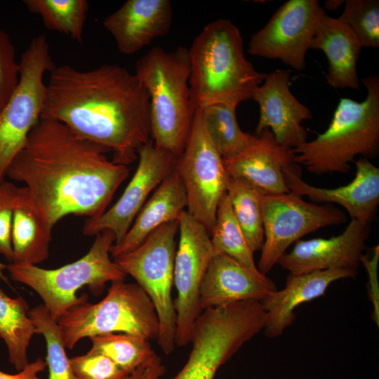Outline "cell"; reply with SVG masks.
<instances>
[{
    "mask_svg": "<svg viewBox=\"0 0 379 379\" xmlns=\"http://www.w3.org/2000/svg\"><path fill=\"white\" fill-rule=\"evenodd\" d=\"M178 232V220L166 222L138 247L113 260L152 300L159 323L157 341L166 355L171 354L176 346V313L171 291Z\"/></svg>",
    "mask_w": 379,
    "mask_h": 379,
    "instance_id": "obj_8",
    "label": "cell"
},
{
    "mask_svg": "<svg viewBox=\"0 0 379 379\" xmlns=\"http://www.w3.org/2000/svg\"><path fill=\"white\" fill-rule=\"evenodd\" d=\"M89 351L103 354L130 375L146 362L155 352L149 340L126 333H106L89 338Z\"/></svg>",
    "mask_w": 379,
    "mask_h": 379,
    "instance_id": "obj_30",
    "label": "cell"
},
{
    "mask_svg": "<svg viewBox=\"0 0 379 379\" xmlns=\"http://www.w3.org/2000/svg\"><path fill=\"white\" fill-rule=\"evenodd\" d=\"M371 258L363 255L361 259L362 263L367 270L369 280V298L373 307V320L378 326L379 325V289L378 282V265L379 259V246H375L373 248Z\"/></svg>",
    "mask_w": 379,
    "mask_h": 379,
    "instance_id": "obj_37",
    "label": "cell"
},
{
    "mask_svg": "<svg viewBox=\"0 0 379 379\" xmlns=\"http://www.w3.org/2000/svg\"><path fill=\"white\" fill-rule=\"evenodd\" d=\"M55 65L45 34L34 37L19 62V82L0 111V182L40 119L46 84L44 76Z\"/></svg>",
    "mask_w": 379,
    "mask_h": 379,
    "instance_id": "obj_9",
    "label": "cell"
},
{
    "mask_svg": "<svg viewBox=\"0 0 379 379\" xmlns=\"http://www.w3.org/2000/svg\"><path fill=\"white\" fill-rule=\"evenodd\" d=\"M52 231L44 224L25 187L14 201L11 230L12 263L37 265L49 256Z\"/></svg>",
    "mask_w": 379,
    "mask_h": 379,
    "instance_id": "obj_24",
    "label": "cell"
},
{
    "mask_svg": "<svg viewBox=\"0 0 379 379\" xmlns=\"http://www.w3.org/2000/svg\"><path fill=\"white\" fill-rule=\"evenodd\" d=\"M294 157L293 149L279 144L266 128L223 161L229 176L245 180L265 194H280L290 192L283 170L295 163Z\"/></svg>",
    "mask_w": 379,
    "mask_h": 379,
    "instance_id": "obj_18",
    "label": "cell"
},
{
    "mask_svg": "<svg viewBox=\"0 0 379 379\" xmlns=\"http://www.w3.org/2000/svg\"><path fill=\"white\" fill-rule=\"evenodd\" d=\"M290 192L265 194L261 201L264 242L257 265L266 275L293 243L322 227L344 223V212L331 204L305 201Z\"/></svg>",
    "mask_w": 379,
    "mask_h": 379,
    "instance_id": "obj_11",
    "label": "cell"
},
{
    "mask_svg": "<svg viewBox=\"0 0 379 379\" xmlns=\"http://www.w3.org/2000/svg\"><path fill=\"white\" fill-rule=\"evenodd\" d=\"M135 74L149 98L151 140L178 157L190 133L196 109L190 98L188 48L154 46L135 63Z\"/></svg>",
    "mask_w": 379,
    "mask_h": 379,
    "instance_id": "obj_4",
    "label": "cell"
},
{
    "mask_svg": "<svg viewBox=\"0 0 379 379\" xmlns=\"http://www.w3.org/2000/svg\"><path fill=\"white\" fill-rule=\"evenodd\" d=\"M46 361L38 358L15 374L6 373L0 370V379H41L38 375L46 369Z\"/></svg>",
    "mask_w": 379,
    "mask_h": 379,
    "instance_id": "obj_39",
    "label": "cell"
},
{
    "mask_svg": "<svg viewBox=\"0 0 379 379\" xmlns=\"http://www.w3.org/2000/svg\"><path fill=\"white\" fill-rule=\"evenodd\" d=\"M265 194L246 180L229 176L227 195L233 214L253 253L260 250L264 242L261 201Z\"/></svg>",
    "mask_w": 379,
    "mask_h": 379,
    "instance_id": "obj_26",
    "label": "cell"
},
{
    "mask_svg": "<svg viewBox=\"0 0 379 379\" xmlns=\"http://www.w3.org/2000/svg\"><path fill=\"white\" fill-rule=\"evenodd\" d=\"M27 10L39 15L46 29L82 43L89 4L86 0H25Z\"/></svg>",
    "mask_w": 379,
    "mask_h": 379,
    "instance_id": "obj_29",
    "label": "cell"
},
{
    "mask_svg": "<svg viewBox=\"0 0 379 379\" xmlns=\"http://www.w3.org/2000/svg\"><path fill=\"white\" fill-rule=\"evenodd\" d=\"M187 205L184 186L173 170L147 200L124 239L119 244L112 245L110 250L112 259L138 247L162 225L178 220Z\"/></svg>",
    "mask_w": 379,
    "mask_h": 379,
    "instance_id": "obj_23",
    "label": "cell"
},
{
    "mask_svg": "<svg viewBox=\"0 0 379 379\" xmlns=\"http://www.w3.org/2000/svg\"><path fill=\"white\" fill-rule=\"evenodd\" d=\"M370 225L351 219L338 236L300 239L290 252L282 255L277 264L291 275L335 268L357 272L371 234Z\"/></svg>",
    "mask_w": 379,
    "mask_h": 379,
    "instance_id": "obj_15",
    "label": "cell"
},
{
    "mask_svg": "<svg viewBox=\"0 0 379 379\" xmlns=\"http://www.w3.org/2000/svg\"><path fill=\"white\" fill-rule=\"evenodd\" d=\"M178 221L179 241L173 270L175 345L185 347L190 343L194 324L202 312L200 288L214 251L206 228L186 210Z\"/></svg>",
    "mask_w": 379,
    "mask_h": 379,
    "instance_id": "obj_12",
    "label": "cell"
},
{
    "mask_svg": "<svg viewBox=\"0 0 379 379\" xmlns=\"http://www.w3.org/2000/svg\"><path fill=\"white\" fill-rule=\"evenodd\" d=\"M137 168L117 201L98 217L87 218L82 232L86 236L109 230L114 244L125 237L150 193L174 170L176 157L154 146L151 140L138 152Z\"/></svg>",
    "mask_w": 379,
    "mask_h": 379,
    "instance_id": "obj_14",
    "label": "cell"
},
{
    "mask_svg": "<svg viewBox=\"0 0 379 379\" xmlns=\"http://www.w3.org/2000/svg\"><path fill=\"white\" fill-rule=\"evenodd\" d=\"M174 170L184 186L187 211L210 234L219 202L227 193L228 174L223 158L210 140L197 109L192 129Z\"/></svg>",
    "mask_w": 379,
    "mask_h": 379,
    "instance_id": "obj_10",
    "label": "cell"
},
{
    "mask_svg": "<svg viewBox=\"0 0 379 379\" xmlns=\"http://www.w3.org/2000/svg\"><path fill=\"white\" fill-rule=\"evenodd\" d=\"M65 348L73 349L84 338L121 333L157 340L159 332L154 305L135 283H111L107 294L97 303L83 301L58 320Z\"/></svg>",
    "mask_w": 379,
    "mask_h": 379,
    "instance_id": "obj_7",
    "label": "cell"
},
{
    "mask_svg": "<svg viewBox=\"0 0 379 379\" xmlns=\"http://www.w3.org/2000/svg\"><path fill=\"white\" fill-rule=\"evenodd\" d=\"M166 373V367L156 353L146 362L128 375L127 379H160Z\"/></svg>",
    "mask_w": 379,
    "mask_h": 379,
    "instance_id": "obj_38",
    "label": "cell"
},
{
    "mask_svg": "<svg viewBox=\"0 0 379 379\" xmlns=\"http://www.w3.org/2000/svg\"><path fill=\"white\" fill-rule=\"evenodd\" d=\"M354 163V179L335 188L308 184L302 179L300 168L295 163L284 168L283 173L290 192L307 197L314 203L337 204L347 211L351 219L371 224L379 204V168L364 157Z\"/></svg>",
    "mask_w": 379,
    "mask_h": 379,
    "instance_id": "obj_17",
    "label": "cell"
},
{
    "mask_svg": "<svg viewBox=\"0 0 379 379\" xmlns=\"http://www.w3.org/2000/svg\"><path fill=\"white\" fill-rule=\"evenodd\" d=\"M223 364L221 354L213 346L196 343L182 368L171 379H214Z\"/></svg>",
    "mask_w": 379,
    "mask_h": 379,
    "instance_id": "obj_33",
    "label": "cell"
},
{
    "mask_svg": "<svg viewBox=\"0 0 379 379\" xmlns=\"http://www.w3.org/2000/svg\"><path fill=\"white\" fill-rule=\"evenodd\" d=\"M338 19L352 29L362 47L379 48L378 0H347Z\"/></svg>",
    "mask_w": 379,
    "mask_h": 379,
    "instance_id": "obj_32",
    "label": "cell"
},
{
    "mask_svg": "<svg viewBox=\"0 0 379 379\" xmlns=\"http://www.w3.org/2000/svg\"><path fill=\"white\" fill-rule=\"evenodd\" d=\"M344 2L343 0H328L324 2V8L329 11H336Z\"/></svg>",
    "mask_w": 379,
    "mask_h": 379,
    "instance_id": "obj_40",
    "label": "cell"
},
{
    "mask_svg": "<svg viewBox=\"0 0 379 379\" xmlns=\"http://www.w3.org/2000/svg\"><path fill=\"white\" fill-rule=\"evenodd\" d=\"M40 118L58 121L128 166L151 140L149 98L135 74L117 65L84 71L69 65L50 72Z\"/></svg>",
    "mask_w": 379,
    "mask_h": 379,
    "instance_id": "obj_2",
    "label": "cell"
},
{
    "mask_svg": "<svg viewBox=\"0 0 379 379\" xmlns=\"http://www.w3.org/2000/svg\"><path fill=\"white\" fill-rule=\"evenodd\" d=\"M173 22L169 0H128L103 20L119 51L131 55L168 34Z\"/></svg>",
    "mask_w": 379,
    "mask_h": 379,
    "instance_id": "obj_20",
    "label": "cell"
},
{
    "mask_svg": "<svg viewBox=\"0 0 379 379\" xmlns=\"http://www.w3.org/2000/svg\"><path fill=\"white\" fill-rule=\"evenodd\" d=\"M290 76L288 69L265 74L251 99L260 109L256 135L268 128L279 144L294 149L307 141V131L302 123L312 118V112L291 91Z\"/></svg>",
    "mask_w": 379,
    "mask_h": 379,
    "instance_id": "obj_16",
    "label": "cell"
},
{
    "mask_svg": "<svg viewBox=\"0 0 379 379\" xmlns=\"http://www.w3.org/2000/svg\"><path fill=\"white\" fill-rule=\"evenodd\" d=\"M114 234L105 230L95 235L88 253L79 260L55 269L34 265L8 263L11 279L33 289L42 299L51 317L57 321L73 306L88 300L77 292L88 286L91 293L100 295L108 282L124 280L126 274L111 259Z\"/></svg>",
    "mask_w": 379,
    "mask_h": 379,
    "instance_id": "obj_6",
    "label": "cell"
},
{
    "mask_svg": "<svg viewBox=\"0 0 379 379\" xmlns=\"http://www.w3.org/2000/svg\"><path fill=\"white\" fill-rule=\"evenodd\" d=\"M1 281L0 338L6 344L8 361L20 371L29 364L27 349L36 331L29 317L26 300L22 296H8L1 288Z\"/></svg>",
    "mask_w": 379,
    "mask_h": 379,
    "instance_id": "obj_25",
    "label": "cell"
},
{
    "mask_svg": "<svg viewBox=\"0 0 379 379\" xmlns=\"http://www.w3.org/2000/svg\"><path fill=\"white\" fill-rule=\"evenodd\" d=\"M362 46L345 23L326 13L322 17L310 49L322 51L328 62L326 83L335 88L359 89L357 63Z\"/></svg>",
    "mask_w": 379,
    "mask_h": 379,
    "instance_id": "obj_22",
    "label": "cell"
},
{
    "mask_svg": "<svg viewBox=\"0 0 379 379\" xmlns=\"http://www.w3.org/2000/svg\"><path fill=\"white\" fill-rule=\"evenodd\" d=\"M325 13L317 0L286 1L251 36L248 53L279 60L295 70H303L306 53Z\"/></svg>",
    "mask_w": 379,
    "mask_h": 379,
    "instance_id": "obj_13",
    "label": "cell"
},
{
    "mask_svg": "<svg viewBox=\"0 0 379 379\" xmlns=\"http://www.w3.org/2000/svg\"><path fill=\"white\" fill-rule=\"evenodd\" d=\"M77 379H127L128 375L107 357L87 352L69 359Z\"/></svg>",
    "mask_w": 379,
    "mask_h": 379,
    "instance_id": "obj_34",
    "label": "cell"
},
{
    "mask_svg": "<svg viewBox=\"0 0 379 379\" xmlns=\"http://www.w3.org/2000/svg\"><path fill=\"white\" fill-rule=\"evenodd\" d=\"M19 77L15 48L8 34L0 28V111L16 89Z\"/></svg>",
    "mask_w": 379,
    "mask_h": 379,
    "instance_id": "obj_35",
    "label": "cell"
},
{
    "mask_svg": "<svg viewBox=\"0 0 379 379\" xmlns=\"http://www.w3.org/2000/svg\"><path fill=\"white\" fill-rule=\"evenodd\" d=\"M237 105L215 103L199 109L204 127L223 159L234 156L250 142L252 136L239 126Z\"/></svg>",
    "mask_w": 379,
    "mask_h": 379,
    "instance_id": "obj_28",
    "label": "cell"
},
{
    "mask_svg": "<svg viewBox=\"0 0 379 379\" xmlns=\"http://www.w3.org/2000/svg\"><path fill=\"white\" fill-rule=\"evenodd\" d=\"M107 148L86 140L64 124L40 118L6 171L23 182L46 226L69 215H102L128 178V166L110 161Z\"/></svg>",
    "mask_w": 379,
    "mask_h": 379,
    "instance_id": "obj_1",
    "label": "cell"
},
{
    "mask_svg": "<svg viewBox=\"0 0 379 379\" xmlns=\"http://www.w3.org/2000/svg\"><path fill=\"white\" fill-rule=\"evenodd\" d=\"M7 265L1 263L0 262V279L7 284H9V281L6 276L4 274V270H6Z\"/></svg>",
    "mask_w": 379,
    "mask_h": 379,
    "instance_id": "obj_41",
    "label": "cell"
},
{
    "mask_svg": "<svg viewBox=\"0 0 379 379\" xmlns=\"http://www.w3.org/2000/svg\"><path fill=\"white\" fill-rule=\"evenodd\" d=\"M18 187L6 180L0 182V254L8 263L13 258L11 230L13 201Z\"/></svg>",
    "mask_w": 379,
    "mask_h": 379,
    "instance_id": "obj_36",
    "label": "cell"
},
{
    "mask_svg": "<svg viewBox=\"0 0 379 379\" xmlns=\"http://www.w3.org/2000/svg\"><path fill=\"white\" fill-rule=\"evenodd\" d=\"M364 100L340 98L327 129L310 141L293 149L294 162L316 175L350 170L357 156L371 159L379 152V77L361 80Z\"/></svg>",
    "mask_w": 379,
    "mask_h": 379,
    "instance_id": "obj_5",
    "label": "cell"
},
{
    "mask_svg": "<svg viewBox=\"0 0 379 379\" xmlns=\"http://www.w3.org/2000/svg\"><path fill=\"white\" fill-rule=\"evenodd\" d=\"M210 237L214 253L230 256L258 277L266 276L258 269L254 253L233 214L227 193L219 202Z\"/></svg>",
    "mask_w": 379,
    "mask_h": 379,
    "instance_id": "obj_27",
    "label": "cell"
},
{
    "mask_svg": "<svg viewBox=\"0 0 379 379\" xmlns=\"http://www.w3.org/2000/svg\"><path fill=\"white\" fill-rule=\"evenodd\" d=\"M28 314L35 326L36 334L43 335L46 340L48 379H77L66 354L57 321L51 317L44 304L29 310Z\"/></svg>",
    "mask_w": 379,
    "mask_h": 379,
    "instance_id": "obj_31",
    "label": "cell"
},
{
    "mask_svg": "<svg viewBox=\"0 0 379 379\" xmlns=\"http://www.w3.org/2000/svg\"><path fill=\"white\" fill-rule=\"evenodd\" d=\"M358 272L345 269H331L307 274H289L286 286L277 290L261 303L266 312L265 335L276 338L295 319V308L323 295L328 286L338 280L353 278Z\"/></svg>",
    "mask_w": 379,
    "mask_h": 379,
    "instance_id": "obj_21",
    "label": "cell"
},
{
    "mask_svg": "<svg viewBox=\"0 0 379 379\" xmlns=\"http://www.w3.org/2000/svg\"><path fill=\"white\" fill-rule=\"evenodd\" d=\"M267 276L258 277L223 253H214L200 288L203 310L242 301L262 302L277 291Z\"/></svg>",
    "mask_w": 379,
    "mask_h": 379,
    "instance_id": "obj_19",
    "label": "cell"
},
{
    "mask_svg": "<svg viewBox=\"0 0 379 379\" xmlns=\"http://www.w3.org/2000/svg\"><path fill=\"white\" fill-rule=\"evenodd\" d=\"M189 85L195 109L251 99L265 74L246 59L239 28L228 19L207 24L188 48Z\"/></svg>",
    "mask_w": 379,
    "mask_h": 379,
    "instance_id": "obj_3",
    "label": "cell"
}]
</instances>
